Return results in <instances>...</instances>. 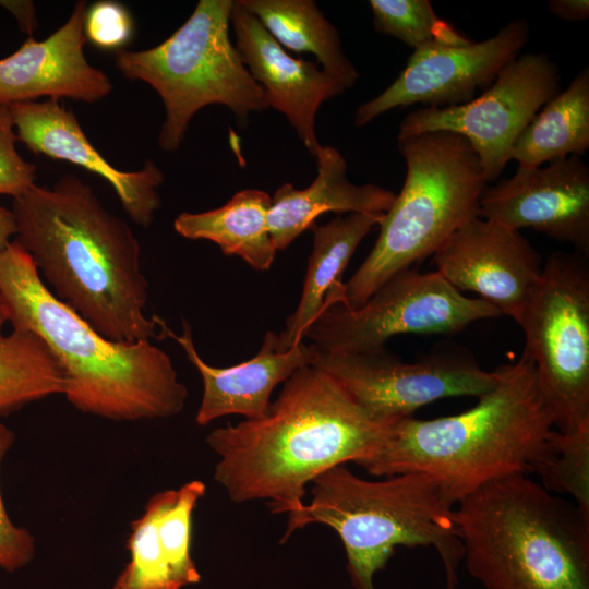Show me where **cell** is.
I'll return each instance as SVG.
<instances>
[{
	"label": "cell",
	"mask_w": 589,
	"mask_h": 589,
	"mask_svg": "<svg viewBox=\"0 0 589 589\" xmlns=\"http://www.w3.org/2000/svg\"><path fill=\"white\" fill-rule=\"evenodd\" d=\"M394 423L373 419L329 375L303 366L263 417L208 433L218 456L214 480L232 502L266 500L290 519L303 509L309 483L336 466L360 465Z\"/></svg>",
	"instance_id": "1"
},
{
	"label": "cell",
	"mask_w": 589,
	"mask_h": 589,
	"mask_svg": "<svg viewBox=\"0 0 589 589\" xmlns=\"http://www.w3.org/2000/svg\"><path fill=\"white\" fill-rule=\"evenodd\" d=\"M206 492L201 480L154 494L131 522L130 562L111 589H182L201 581L191 555L192 515Z\"/></svg>",
	"instance_id": "20"
},
{
	"label": "cell",
	"mask_w": 589,
	"mask_h": 589,
	"mask_svg": "<svg viewBox=\"0 0 589 589\" xmlns=\"http://www.w3.org/2000/svg\"><path fill=\"white\" fill-rule=\"evenodd\" d=\"M501 316L490 303L469 298L437 272L405 269L359 308L325 300L305 337L321 352L360 353L385 348L400 334H453L471 323Z\"/></svg>",
	"instance_id": "10"
},
{
	"label": "cell",
	"mask_w": 589,
	"mask_h": 589,
	"mask_svg": "<svg viewBox=\"0 0 589 589\" xmlns=\"http://www.w3.org/2000/svg\"><path fill=\"white\" fill-rule=\"evenodd\" d=\"M553 455L537 473L552 493L566 494L589 517V424L574 432L554 431Z\"/></svg>",
	"instance_id": "28"
},
{
	"label": "cell",
	"mask_w": 589,
	"mask_h": 589,
	"mask_svg": "<svg viewBox=\"0 0 589 589\" xmlns=\"http://www.w3.org/2000/svg\"><path fill=\"white\" fill-rule=\"evenodd\" d=\"M561 92L558 67L546 53H525L505 65L489 89L468 103L409 112L398 135L448 131L474 149L486 182L510 160L514 143L537 112Z\"/></svg>",
	"instance_id": "11"
},
{
	"label": "cell",
	"mask_w": 589,
	"mask_h": 589,
	"mask_svg": "<svg viewBox=\"0 0 589 589\" xmlns=\"http://www.w3.org/2000/svg\"><path fill=\"white\" fill-rule=\"evenodd\" d=\"M315 159L317 176L308 188L284 183L271 196L268 229L276 251L286 250L320 215L384 214L396 197L380 185L351 182L345 157L333 146L321 145Z\"/></svg>",
	"instance_id": "21"
},
{
	"label": "cell",
	"mask_w": 589,
	"mask_h": 589,
	"mask_svg": "<svg viewBox=\"0 0 589 589\" xmlns=\"http://www.w3.org/2000/svg\"><path fill=\"white\" fill-rule=\"evenodd\" d=\"M549 11L563 21L579 22L589 16L588 0H550Z\"/></svg>",
	"instance_id": "33"
},
{
	"label": "cell",
	"mask_w": 589,
	"mask_h": 589,
	"mask_svg": "<svg viewBox=\"0 0 589 589\" xmlns=\"http://www.w3.org/2000/svg\"><path fill=\"white\" fill-rule=\"evenodd\" d=\"M496 371L495 385L473 407L396 421L359 466L374 477L421 474L452 507L494 480L538 473L553 455L551 406L530 361L520 357Z\"/></svg>",
	"instance_id": "3"
},
{
	"label": "cell",
	"mask_w": 589,
	"mask_h": 589,
	"mask_svg": "<svg viewBox=\"0 0 589 589\" xmlns=\"http://www.w3.org/2000/svg\"><path fill=\"white\" fill-rule=\"evenodd\" d=\"M529 35L528 21L515 19L481 41L434 43L413 50L395 81L358 107L356 127L397 107H446L470 101L480 87L491 85L500 71L520 56Z\"/></svg>",
	"instance_id": "13"
},
{
	"label": "cell",
	"mask_w": 589,
	"mask_h": 589,
	"mask_svg": "<svg viewBox=\"0 0 589 589\" xmlns=\"http://www.w3.org/2000/svg\"><path fill=\"white\" fill-rule=\"evenodd\" d=\"M12 212L14 240L60 301L110 340L159 338L145 315L149 285L139 240L89 184L74 175L35 184L13 199Z\"/></svg>",
	"instance_id": "2"
},
{
	"label": "cell",
	"mask_w": 589,
	"mask_h": 589,
	"mask_svg": "<svg viewBox=\"0 0 589 589\" xmlns=\"http://www.w3.org/2000/svg\"><path fill=\"white\" fill-rule=\"evenodd\" d=\"M16 233L15 218L12 209L0 206V250L5 248Z\"/></svg>",
	"instance_id": "34"
},
{
	"label": "cell",
	"mask_w": 589,
	"mask_h": 589,
	"mask_svg": "<svg viewBox=\"0 0 589 589\" xmlns=\"http://www.w3.org/2000/svg\"><path fill=\"white\" fill-rule=\"evenodd\" d=\"M479 217L533 229L589 256V166L579 156L518 166L510 178L485 187Z\"/></svg>",
	"instance_id": "14"
},
{
	"label": "cell",
	"mask_w": 589,
	"mask_h": 589,
	"mask_svg": "<svg viewBox=\"0 0 589 589\" xmlns=\"http://www.w3.org/2000/svg\"><path fill=\"white\" fill-rule=\"evenodd\" d=\"M15 123L9 105L0 104V194L22 195L36 179V166L17 152Z\"/></svg>",
	"instance_id": "31"
},
{
	"label": "cell",
	"mask_w": 589,
	"mask_h": 589,
	"mask_svg": "<svg viewBox=\"0 0 589 589\" xmlns=\"http://www.w3.org/2000/svg\"><path fill=\"white\" fill-rule=\"evenodd\" d=\"M382 217L383 214L351 213L310 228L314 239L303 288L296 310L277 334L279 351L303 341L308 328L322 312L327 294L342 284V273L357 248Z\"/></svg>",
	"instance_id": "22"
},
{
	"label": "cell",
	"mask_w": 589,
	"mask_h": 589,
	"mask_svg": "<svg viewBox=\"0 0 589 589\" xmlns=\"http://www.w3.org/2000/svg\"><path fill=\"white\" fill-rule=\"evenodd\" d=\"M404 185L383 214L370 253L344 284L340 303L361 306L394 275L433 255L461 226L479 217L488 184L470 143L448 131L398 135Z\"/></svg>",
	"instance_id": "7"
},
{
	"label": "cell",
	"mask_w": 589,
	"mask_h": 589,
	"mask_svg": "<svg viewBox=\"0 0 589 589\" xmlns=\"http://www.w3.org/2000/svg\"><path fill=\"white\" fill-rule=\"evenodd\" d=\"M15 441L13 431L0 422V470L2 461ZM35 538L26 528L10 519L0 489V568L14 573L27 566L35 557Z\"/></svg>",
	"instance_id": "30"
},
{
	"label": "cell",
	"mask_w": 589,
	"mask_h": 589,
	"mask_svg": "<svg viewBox=\"0 0 589 589\" xmlns=\"http://www.w3.org/2000/svg\"><path fill=\"white\" fill-rule=\"evenodd\" d=\"M0 293L13 330L37 335L59 362L63 395L77 410L113 421L167 419L188 398L170 357L151 340L113 341L60 301L12 240L0 250Z\"/></svg>",
	"instance_id": "4"
},
{
	"label": "cell",
	"mask_w": 589,
	"mask_h": 589,
	"mask_svg": "<svg viewBox=\"0 0 589 589\" xmlns=\"http://www.w3.org/2000/svg\"><path fill=\"white\" fill-rule=\"evenodd\" d=\"M587 255L554 252L517 322L551 406L554 426L570 433L589 424V263Z\"/></svg>",
	"instance_id": "9"
},
{
	"label": "cell",
	"mask_w": 589,
	"mask_h": 589,
	"mask_svg": "<svg viewBox=\"0 0 589 589\" xmlns=\"http://www.w3.org/2000/svg\"><path fill=\"white\" fill-rule=\"evenodd\" d=\"M284 48L312 53L322 69L351 88L359 72L346 56L338 29L314 0H239Z\"/></svg>",
	"instance_id": "25"
},
{
	"label": "cell",
	"mask_w": 589,
	"mask_h": 589,
	"mask_svg": "<svg viewBox=\"0 0 589 589\" xmlns=\"http://www.w3.org/2000/svg\"><path fill=\"white\" fill-rule=\"evenodd\" d=\"M152 318L161 338L175 340L195 366L203 382V395L195 421L205 426L229 414L245 419L263 417L272 401L275 387L287 381L299 369L314 365L320 350L304 341L287 351H279L277 333L267 330L259 352L252 359L228 368L207 364L199 354L190 324L183 320V332L176 334L158 315Z\"/></svg>",
	"instance_id": "19"
},
{
	"label": "cell",
	"mask_w": 589,
	"mask_h": 589,
	"mask_svg": "<svg viewBox=\"0 0 589 589\" xmlns=\"http://www.w3.org/2000/svg\"><path fill=\"white\" fill-rule=\"evenodd\" d=\"M5 323H8V316H7L4 302L0 293V337L3 336L2 328L5 325Z\"/></svg>",
	"instance_id": "35"
},
{
	"label": "cell",
	"mask_w": 589,
	"mask_h": 589,
	"mask_svg": "<svg viewBox=\"0 0 589 589\" xmlns=\"http://www.w3.org/2000/svg\"><path fill=\"white\" fill-rule=\"evenodd\" d=\"M362 479L344 465L312 481V500L287 520L283 542L297 530L322 524L334 529L346 552L354 589H376L374 577L397 546H430L438 554L446 589H456L464 548L454 507L417 473Z\"/></svg>",
	"instance_id": "6"
},
{
	"label": "cell",
	"mask_w": 589,
	"mask_h": 589,
	"mask_svg": "<svg viewBox=\"0 0 589 589\" xmlns=\"http://www.w3.org/2000/svg\"><path fill=\"white\" fill-rule=\"evenodd\" d=\"M0 5L15 17L23 33L27 34L28 37L32 36L38 24L33 1L0 0Z\"/></svg>",
	"instance_id": "32"
},
{
	"label": "cell",
	"mask_w": 589,
	"mask_h": 589,
	"mask_svg": "<svg viewBox=\"0 0 589 589\" xmlns=\"http://www.w3.org/2000/svg\"><path fill=\"white\" fill-rule=\"evenodd\" d=\"M370 417L396 422L433 401L489 392L497 371H485L470 354L445 350L404 362L385 348L360 353L321 352L314 364Z\"/></svg>",
	"instance_id": "12"
},
{
	"label": "cell",
	"mask_w": 589,
	"mask_h": 589,
	"mask_svg": "<svg viewBox=\"0 0 589 589\" xmlns=\"http://www.w3.org/2000/svg\"><path fill=\"white\" fill-rule=\"evenodd\" d=\"M589 148V68L578 71L533 117L518 136L510 160L538 167L568 156L582 157Z\"/></svg>",
	"instance_id": "24"
},
{
	"label": "cell",
	"mask_w": 589,
	"mask_h": 589,
	"mask_svg": "<svg viewBox=\"0 0 589 589\" xmlns=\"http://www.w3.org/2000/svg\"><path fill=\"white\" fill-rule=\"evenodd\" d=\"M63 371L35 334L13 330L0 337V417L52 395H63Z\"/></svg>",
	"instance_id": "26"
},
{
	"label": "cell",
	"mask_w": 589,
	"mask_h": 589,
	"mask_svg": "<svg viewBox=\"0 0 589 589\" xmlns=\"http://www.w3.org/2000/svg\"><path fill=\"white\" fill-rule=\"evenodd\" d=\"M269 207L265 191L244 189L218 208L180 213L173 229L183 238L216 243L225 255L239 256L255 271H268L277 252L268 229Z\"/></svg>",
	"instance_id": "23"
},
{
	"label": "cell",
	"mask_w": 589,
	"mask_h": 589,
	"mask_svg": "<svg viewBox=\"0 0 589 589\" xmlns=\"http://www.w3.org/2000/svg\"><path fill=\"white\" fill-rule=\"evenodd\" d=\"M235 0H200L190 17L159 45L116 52L117 69L160 96L165 120L159 147L177 151L193 116L226 106L238 119L267 109L263 91L241 61L229 35Z\"/></svg>",
	"instance_id": "8"
},
{
	"label": "cell",
	"mask_w": 589,
	"mask_h": 589,
	"mask_svg": "<svg viewBox=\"0 0 589 589\" xmlns=\"http://www.w3.org/2000/svg\"><path fill=\"white\" fill-rule=\"evenodd\" d=\"M433 264L458 291H471L518 322L541 278L537 249L518 230L477 217L433 254Z\"/></svg>",
	"instance_id": "15"
},
{
	"label": "cell",
	"mask_w": 589,
	"mask_h": 589,
	"mask_svg": "<svg viewBox=\"0 0 589 589\" xmlns=\"http://www.w3.org/2000/svg\"><path fill=\"white\" fill-rule=\"evenodd\" d=\"M230 24L236 49L254 81L261 86L267 107L288 119L309 153L315 157L321 144L315 118L321 105L347 88L316 63L289 55L239 0H235Z\"/></svg>",
	"instance_id": "16"
},
{
	"label": "cell",
	"mask_w": 589,
	"mask_h": 589,
	"mask_svg": "<svg viewBox=\"0 0 589 589\" xmlns=\"http://www.w3.org/2000/svg\"><path fill=\"white\" fill-rule=\"evenodd\" d=\"M374 29L413 50L429 44L465 45L471 41L441 19L429 0H370Z\"/></svg>",
	"instance_id": "27"
},
{
	"label": "cell",
	"mask_w": 589,
	"mask_h": 589,
	"mask_svg": "<svg viewBox=\"0 0 589 589\" xmlns=\"http://www.w3.org/2000/svg\"><path fill=\"white\" fill-rule=\"evenodd\" d=\"M84 36L94 47L118 52L132 40L135 25L129 9L112 0H100L87 5Z\"/></svg>",
	"instance_id": "29"
},
{
	"label": "cell",
	"mask_w": 589,
	"mask_h": 589,
	"mask_svg": "<svg viewBox=\"0 0 589 589\" xmlns=\"http://www.w3.org/2000/svg\"><path fill=\"white\" fill-rule=\"evenodd\" d=\"M454 513L484 589H589V517L529 476L494 480Z\"/></svg>",
	"instance_id": "5"
},
{
	"label": "cell",
	"mask_w": 589,
	"mask_h": 589,
	"mask_svg": "<svg viewBox=\"0 0 589 589\" xmlns=\"http://www.w3.org/2000/svg\"><path fill=\"white\" fill-rule=\"evenodd\" d=\"M85 0L50 36H29L12 55L0 59V104L35 101L39 97L96 103L113 88L110 77L84 53Z\"/></svg>",
	"instance_id": "18"
},
{
	"label": "cell",
	"mask_w": 589,
	"mask_h": 589,
	"mask_svg": "<svg viewBox=\"0 0 589 589\" xmlns=\"http://www.w3.org/2000/svg\"><path fill=\"white\" fill-rule=\"evenodd\" d=\"M17 141L36 155L64 160L105 179L115 190L127 215L139 226L149 227L161 205L157 189L165 180L163 170L147 160L134 171L113 167L82 130L77 118L59 100L10 105Z\"/></svg>",
	"instance_id": "17"
}]
</instances>
